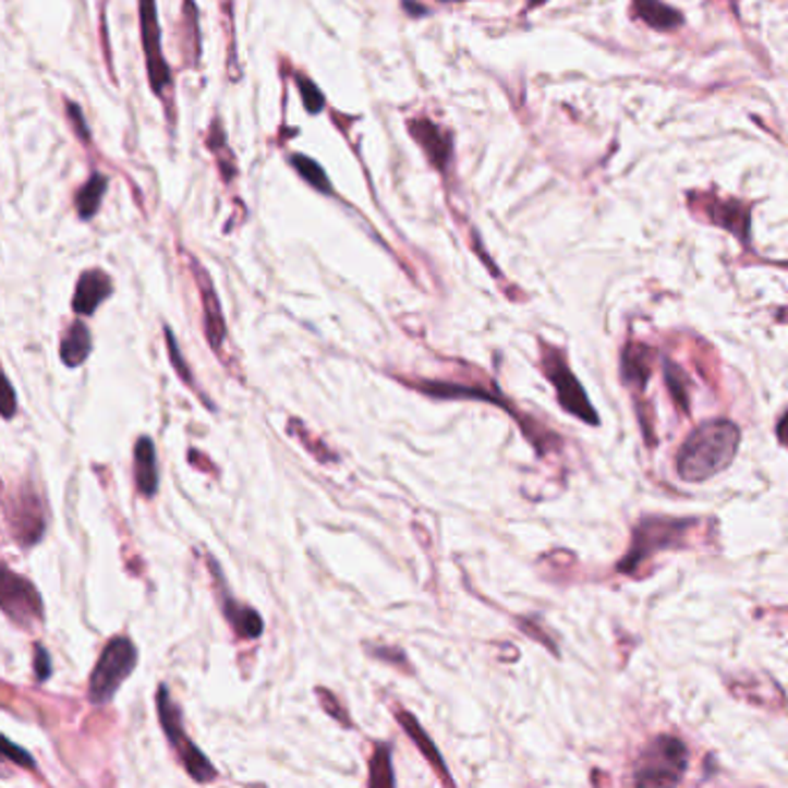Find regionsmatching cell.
I'll list each match as a JSON object with an SVG mask.
<instances>
[{"mask_svg":"<svg viewBox=\"0 0 788 788\" xmlns=\"http://www.w3.org/2000/svg\"><path fill=\"white\" fill-rule=\"evenodd\" d=\"M0 608L14 625L31 629L35 622L43 620V599L35 585L16 575L10 567H3V581H0Z\"/></svg>","mask_w":788,"mask_h":788,"instance_id":"cell-8","label":"cell"},{"mask_svg":"<svg viewBox=\"0 0 788 788\" xmlns=\"http://www.w3.org/2000/svg\"><path fill=\"white\" fill-rule=\"evenodd\" d=\"M90 352H93L90 329L82 319L72 322L70 329L61 338V359H63V363L68 365V368H80V365L86 363Z\"/></svg>","mask_w":788,"mask_h":788,"instance_id":"cell-18","label":"cell"},{"mask_svg":"<svg viewBox=\"0 0 788 788\" xmlns=\"http://www.w3.org/2000/svg\"><path fill=\"white\" fill-rule=\"evenodd\" d=\"M740 447V431L726 419L705 421L694 428L678 451V474L684 482H705L719 474L734 460Z\"/></svg>","mask_w":788,"mask_h":788,"instance_id":"cell-1","label":"cell"},{"mask_svg":"<svg viewBox=\"0 0 788 788\" xmlns=\"http://www.w3.org/2000/svg\"><path fill=\"white\" fill-rule=\"evenodd\" d=\"M655 359H657V352L650 350L647 344L631 342L622 356L625 381L633 384V387H639V389H645V381L652 373V363H655Z\"/></svg>","mask_w":788,"mask_h":788,"instance_id":"cell-19","label":"cell"},{"mask_svg":"<svg viewBox=\"0 0 788 788\" xmlns=\"http://www.w3.org/2000/svg\"><path fill=\"white\" fill-rule=\"evenodd\" d=\"M290 162H292L296 174L307 185H311L315 192H319V195H326V197L334 195V183H331L329 174H326L324 167L317 160L303 156V153H294V156L290 158Z\"/></svg>","mask_w":788,"mask_h":788,"instance_id":"cell-23","label":"cell"},{"mask_svg":"<svg viewBox=\"0 0 788 788\" xmlns=\"http://www.w3.org/2000/svg\"><path fill=\"white\" fill-rule=\"evenodd\" d=\"M777 437L784 447H788V412L781 416V421L777 424Z\"/></svg>","mask_w":788,"mask_h":788,"instance_id":"cell-34","label":"cell"},{"mask_svg":"<svg viewBox=\"0 0 788 788\" xmlns=\"http://www.w3.org/2000/svg\"><path fill=\"white\" fill-rule=\"evenodd\" d=\"M140 652L128 637L111 639L102 655L95 664L90 680H88V701L95 705L109 703L117 691L123 687V682L132 676V670L137 668Z\"/></svg>","mask_w":788,"mask_h":788,"instance_id":"cell-2","label":"cell"},{"mask_svg":"<svg viewBox=\"0 0 788 788\" xmlns=\"http://www.w3.org/2000/svg\"><path fill=\"white\" fill-rule=\"evenodd\" d=\"M109 187V179L100 171H93V174L86 179V183L74 192V208L76 216L82 220H93L98 216V210L102 206V199L107 195Z\"/></svg>","mask_w":788,"mask_h":788,"instance_id":"cell-20","label":"cell"},{"mask_svg":"<svg viewBox=\"0 0 788 788\" xmlns=\"http://www.w3.org/2000/svg\"><path fill=\"white\" fill-rule=\"evenodd\" d=\"M631 8L643 24L655 31L666 33V31H676L684 24L682 12L662 3V0H631Z\"/></svg>","mask_w":788,"mask_h":788,"instance_id":"cell-17","label":"cell"},{"mask_svg":"<svg viewBox=\"0 0 788 788\" xmlns=\"http://www.w3.org/2000/svg\"><path fill=\"white\" fill-rule=\"evenodd\" d=\"M414 389L424 391L428 396L435 398H476V400H486V402H495V405H505L502 398H497L495 393H488L484 389H470V387H460V384H447V381H424V384H412ZM507 408V405H505Z\"/></svg>","mask_w":788,"mask_h":788,"instance_id":"cell-22","label":"cell"},{"mask_svg":"<svg viewBox=\"0 0 788 788\" xmlns=\"http://www.w3.org/2000/svg\"><path fill=\"white\" fill-rule=\"evenodd\" d=\"M710 220H713L717 227L728 229L730 234L738 237L744 245L749 241V220H752V214L749 208L740 202H715L707 206Z\"/></svg>","mask_w":788,"mask_h":788,"instance_id":"cell-16","label":"cell"},{"mask_svg":"<svg viewBox=\"0 0 788 788\" xmlns=\"http://www.w3.org/2000/svg\"><path fill=\"white\" fill-rule=\"evenodd\" d=\"M368 784L379 788V786H396V777H393V765H391V744H377L375 754L371 759V777Z\"/></svg>","mask_w":788,"mask_h":788,"instance_id":"cell-24","label":"cell"},{"mask_svg":"<svg viewBox=\"0 0 788 788\" xmlns=\"http://www.w3.org/2000/svg\"><path fill=\"white\" fill-rule=\"evenodd\" d=\"M3 749H5L3 754H5L8 761H14L16 765H24V767H28V771H35V759L26 752V749L14 744L10 738L3 740Z\"/></svg>","mask_w":788,"mask_h":788,"instance_id":"cell-31","label":"cell"},{"mask_svg":"<svg viewBox=\"0 0 788 788\" xmlns=\"http://www.w3.org/2000/svg\"><path fill=\"white\" fill-rule=\"evenodd\" d=\"M156 705H158V719L165 730V738L169 740L171 747H174V752H177L181 765L185 767V773L199 784L214 781L218 777L216 767L202 754V749L187 738L185 728H183V719H181V710L174 701H171L167 684H160Z\"/></svg>","mask_w":788,"mask_h":788,"instance_id":"cell-3","label":"cell"},{"mask_svg":"<svg viewBox=\"0 0 788 788\" xmlns=\"http://www.w3.org/2000/svg\"><path fill=\"white\" fill-rule=\"evenodd\" d=\"M183 59L187 68H197L202 59L199 12L195 0H183Z\"/></svg>","mask_w":788,"mask_h":788,"instance_id":"cell-21","label":"cell"},{"mask_svg":"<svg viewBox=\"0 0 788 788\" xmlns=\"http://www.w3.org/2000/svg\"><path fill=\"white\" fill-rule=\"evenodd\" d=\"M408 132H410V137L416 142V146L424 150V156L431 162V167L437 169L441 177H447L453 165V134L447 128L437 125L428 117L410 119Z\"/></svg>","mask_w":788,"mask_h":788,"instance_id":"cell-9","label":"cell"},{"mask_svg":"<svg viewBox=\"0 0 788 788\" xmlns=\"http://www.w3.org/2000/svg\"><path fill=\"white\" fill-rule=\"evenodd\" d=\"M694 525V521H678V518H647L633 532L631 550L618 569L622 573H637L655 553L684 544V536Z\"/></svg>","mask_w":788,"mask_h":788,"instance_id":"cell-4","label":"cell"},{"mask_svg":"<svg viewBox=\"0 0 788 788\" xmlns=\"http://www.w3.org/2000/svg\"><path fill=\"white\" fill-rule=\"evenodd\" d=\"M544 3H548V0H530V3H528V10H534V8H542Z\"/></svg>","mask_w":788,"mask_h":788,"instance_id":"cell-36","label":"cell"},{"mask_svg":"<svg viewBox=\"0 0 788 788\" xmlns=\"http://www.w3.org/2000/svg\"><path fill=\"white\" fill-rule=\"evenodd\" d=\"M208 567H210V573H214V579H216V583H218L220 602H222L220 606H222V613H225V618L229 620V625L234 627V631L239 633L241 639H247V641L259 639L262 633H264L262 615H259L257 610H253V608L241 606V604L232 597V594L227 592L225 579L220 575V567H218V562L214 560V557H208Z\"/></svg>","mask_w":788,"mask_h":788,"instance_id":"cell-11","label":"cell"},{"mask_svg":"<svg viewBox=\"0 0 788 788\" xmlns=\"http://www.w3.org/2000/svg\"><path fill=\"white\" fill-rule=\"evenodd\" d=\"M33 672L37 682H47L53 672V664L45 645H35L33 647Z\"/></svg>","mask_w":788,"mask_h":788,"instance_id":"cell-29","label":"cell"},{"mask_svg":"<svg viewBox=\"0 0 788 788\" xmlns=\"http://www.w3.org/2000/svg\"><path fill=\"white\" fill-rule=\"evenodd\" d=\"M368 652H371V655H375L377 659H381V662H391V664H398L400 668H410V664H408V657H405V655H398V659H391V657L396 655V652H400V650H389V647H368Z\"/></svg>","mask_w":788,"mask_h":788,"instance_id":"cell-32","label":"cell"},{"mask_svg":"<svg viewBox=\"0 0 788 788\" xmlns=\"http://www.w3.org/2000/svg\"><path fill=\"white\" fill-rule=\"evenodd\" d=\"M666 379H668V387L672 391V398H676L680 402V408L687 412V405H689V393H687V377L680 373V368H676V365L668 363L666 365Z\"/></svg>","mask_w":788,"mask_h":788,"instance_id":"cell-28","label":"cell"},{"mask_svg":"<svg viewBox=\"0 0 788 788\" xmlns=\"http://www.w3.org/2000/svg\"><path fill=\"white\" fill-rule=\"evenodd\" d=\"M294 84H296V88L301 93V102H303L305 111L311 113V117H317V113H322V109L326 107V98H324L322 88L313 80H307L303 72L294 74Z\"/></svg>","mask_w":788,"mask_h":788,"instance_id":"cell-25","label":"cell"},{"mask_svg":"<svg viewBox=\"0 0 788 788\" xmlns=\"http://www.w3.org/2000/svg\"><path fill=\"white\" fill-rule=\"evenodd\" d=\"M687 759V749L678 738L662 736L645 749L637 781L641 786L676 784L684 773Z\"/></svg>","mask_w":788,"mask_h":788,"instance_id":"cell-7","label":"cell"},{"mask_svg":"<svg viewBox=\"0 0 788 788\" xmlns=\"http://www.w3.org/2000/svg\"><path fill=\"white\" fill-rule=\"evenodd\" d=\"M111 294H113V280L102 271V268H88V271H84L80 280H76L72 311L80 317H90Z\"/></svg>","mask_w":788,"mask_h":788,"instance_id":"cell-13","label":"cell"},{"mask_svg":"<svg viewBox=\"0 0 788 788\" xmlns=\"http://www.w3.org/2000/svg\"><path fill=\"white\" fill-rule=\"evenodd\" d=\"M65 113H68V121H70V125H72L76 137H80V142H82V144H90V128H88V123H86V119H84L82 107L76 105V102H72V100H68V102H65Z\"/></svg>","mask_w":788,"mask_h":788,"instance_id":"cell-27","label":"cell"},{"mask_svg":"<svg viewBox=\"0 0 788 788\" xmlns=\"http://www.w3.org/2000/svg\"><path fill=\"white\" fill-rule=\"evenodd\" d=\"M12 536L24 546H33L45 534V513L40 497L33 488H24L16 495V507L10 511Z\"/></svg>","mask_w":788,"mask_h":788,"instance_id":"cell-10","label":"cell"},{"mask_svg":"<svg viewBox=\"0 0 788 788\" xmlns=\"http://www.w3.org/2000/svg\"><path fill=\"white\" fill-rule=\"evenodd\" d=\"M317 694H319V699H322V705H324L326 713H329L331 717H336L342 726H352L348 713H344V710L340 707V703H338V699H336L334 694H329V691H326V689H317Z\"/></svg>","mask_w":788,"mask_h":788,"instance_id":"cell-30","label":"cell"},{"mask_svg":"<svg viewBox=\"0 0 788 788\" xmlns=\"http://www.w3.org/2000/svg\"><path fill=\"white\" fill-rule=\"evenodd\" d=\"M5 391H8V400H5V408H3V416L10 421L14 416V412H16V396H14V387H12L10 379H5Z\"/></svg>","mask_w":788,"mask_h":788,"instance_id":"cell-33","label":"cell"},{"mask_svg":"<svg viewBox=\"0 0 788 788\" xmlns=\"http://www.w3.org/2000/svg\"><path fill=\"white\" fill-rule=\"evenodd\" d=\"M192 271H195L197 287H199V294H202L204 331H206L208 344L216 354H222V344H225V338H227V326H225V315H222L220 299L216 294V287H214V282H210L206 268H202L197 262H192Z\"/></svg>","mask_w":788,"mask_h":788,"instance_id":"cell-12","label":"cell"},{"mask_svg":"<svg viewBox=\"0 0 788 788\" xmlns=\"http://www.w3.org/2000/svg\"><path fill=\"white\" fill-rule=\"evenodd\" d=\"M396 719H398V724L402 726V730H405V734L414 740V744L419 747V752L424 754V756L428 759V763L435 767L437 775H439L441 779H445L447 784H453V779L449 777V771H447V763H445V759L439 756L435 742L431 740V736L426 734V730L421 728V724L416 722V717H414L412 713H408V710H398Z\"/></svg>","mask_w":788,"mask_h":788,"instance_id":"cell-15","label":"cell"},{"mask_svg":"<svg viewBox=\"0 0 788 788\" xmlns=\"http://www.w3.org/2000/svg\"><path fill=\"white\" fill-rule=\"evenodd\" d=\"M165 340H167L169 361H171V365H174V371L179 373V377L183 379V384H187L190 389H195V391H197V381H195V377H192V373H190V365H187V361L183 359V354H181V350H179L177 336H174V331L169 329V326H165Z\"/></svg>","mask_w":788,"mask_h":788,"instance_id":"cell-26","label":"cell"},{"mask_svg":"<svg viewBox=\"0 0 788 788\" xmlns=\"http://www.w3.org/2000/svg\"><path fill=\"white\" fill-rule=\"evenodd\" d=\"M134 484L142 497L153 499L160 488V472H158V453L156 445L148 435H142L134 445Z\"/></svg>","mask_w":788,"mask_h":788,"instance_id":"cell-14","label":"cell"},{"mask_svg":"<svg viewBox=\"0 0 788 788\" xmlns=\"http://www.w3.org/2000/svg\"><path fill=\"white\" fill-rule=\"evenodd\" d=\"M140 33L150 90L156 93L160 100H165L171 86H174V76H171V68L162 51V31L158 22L156 0H140Z\"/></svg>","mask_w":788,"mask_h":788,"instance_id":"cell-5","label":"cell"},{"mask_svg":"<svg viewBox=\"0 0 788 788\" xmlns=\"http://www.w3.org/2000/svg\"><path fill=\"white\" fill-rule=\"evenodd\" d=\"M402 8H405V12H412L414 16H424V14H428V10H426V8H416V5H414V0H402Z\"/></svg>","mask_w":788,"mask_h":788,"instance_id":"cell-35","label":"cell"},{"mask_svg":"<svg viewBox=\"0 0 788 788\" xmlns=\"http://www.w3.org/2000/svg\"><path fill=\"white\" fill-rule=\"evenodd\" d=\"M542 363H544V373L546 377L553 381V387L557 391V398H560V405L573 414L579 416L581 421L590 426H597L599 419L594 408L590 405L587 393L583 391V387L575 379V375L571 373V368L567 365V359L562 352H557L548 344H544V354H542Z\"/></svg>","mask_w":788,"mask_h":788,"instance_id":"cell-6","label":"cell"}]
</instances>
